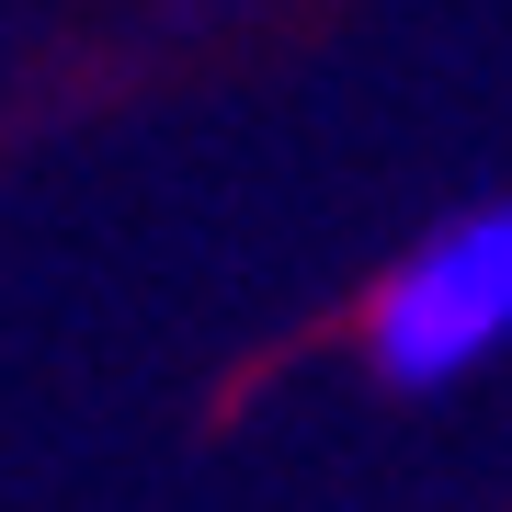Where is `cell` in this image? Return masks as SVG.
<instances>
[{
    "label": "cell",
    "mask_w": 512,
    "mask_h": 512,
    "mask_svg": "<svg viewBox=\"0 0 512 512\" xmlns=\"http://www.w3.org/2000/svg\"><path fill=\"white\" fill-rule=\"evenodd\" d=\"M512 342V194L433 228L365 296V353L387 387H456Z\"/></svg>",
    "instance_id": "obj_1"
}]
</instances>
